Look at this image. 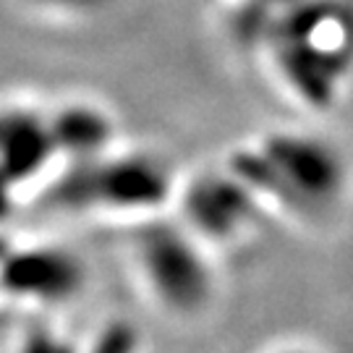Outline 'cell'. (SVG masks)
<instances>
[{
  "label": "cell",
  "instance_id": "1",
  "mask_svg": "<svg viewBox=\"0 0 353 353\" xmlns=\"http://www.w3.org/2000/svg\"><path fill=\"white\" fill-rule=\"evenodd\" d=\"M134 249L141 275L165 309L191 314L210 301L214 288L212 270L202 243L194 239V230L150 223L139 228Z\"/></svg>",
  "mask_w": 353,
  "mask_h": 353
},
{
  "label": "cell",
  "instance_id": "2",
  "mask_svg": "<svg viewBox=\"0 0 353 353\" xmlns=\"http://www.w3.org/2000/svg\"><path fill=\"white\" fill-rule=\"evenodd\" d=\"M246 181L296 212H322L343 191L341 160L322 144L306 139H280L246 168Z\"/></svg>",
  "mask_w": 353,
  "mask_h": 353
},
{
  "label": "cell",
  "instance_id": "3",
  "mask_svg": "<svg viewBox=\"0 0 353 353\" xmlns=\"http://www.w3.org/2000/svg\"><path fill=\"white\" fill-rule=\"evenodd\" d=\"M168 196V178L157 165L115 163L94 168L61 183L55 204L65 210H121L137 212L160 207Z\"/></svg>",
  "mask_w": 353,
  "mask_h": 353
},
{
  "label": "cell",
  "instance_id": "4",
  "mask_svg": "<svg viewBox=\"0 0 353 353\" xmlns=\"http://www.w3.org/2000/svg\"><path fill=\"white\" fill-rule=\"evenodd\" d=\"M84 283V265L63 249H26L3 262V285L8 293L34 301H65Z\"/></svg>",
  "mask_w": 353,
  "mask_h": 353
},
{
  "label": "cell",
  "instance_id": "5",
  "mask_svg": "<svg viewBox=\"0 0 353 353\" xmlns=\"http://www.w3.org/2000/svg\"><path fill=\"white\" fill-rule=\"evenodd\" d=\"M186 217L194 236L214 241L236 239L254 217V199L239 181H202L186 196Z\"/></svg>",
  "mask_w": 353,
  "mask_h": 353
},
{
  "label": "cell",
  "instance_id": "6",
  "mask_svg": "<svg viewBox=\"0 0 353 353\" xmlns=\"http://www.w3.org/2000/svg\"><path fill=\"white\" fill-rule=\"evenodd\" d=\"M16 353H79V351H76L71 343H65L61 335H55L52 330L34 327L21 341Z\"/></svg>",
  "mask_w": 353,
  "mask_h": 353
},
{
  "label": "cell",
  "instance_id": "7",
  "mask_svg": "<svg viewBox=\"0 0 353 353\" xmlns=\"http://www.w3.org/2000/svg\"><path fill=\"white\" fill-rule=\"evenodd\" d=\"M137 348V338H134V330L123 327V325H115L102 335L100 345L94 353H134Z\"/></svg>",
  "mask_w": 353,
  "mask_h": 353
},
{
  "label": "cell",
  "instance_id": "8",
  "mask_svg": "<svg viewBox=\"0 0 353 353\" xmlns=\"http://www.w3.org/2000/svg\"><path fill=\"white\" fill-rule=\"evenodd\" d=\"M278 353H312V351H306V348H285V351H278Z\"/></svg>",
  "mask_w": 353,
  "mask_h": 353
}]
</instances>
